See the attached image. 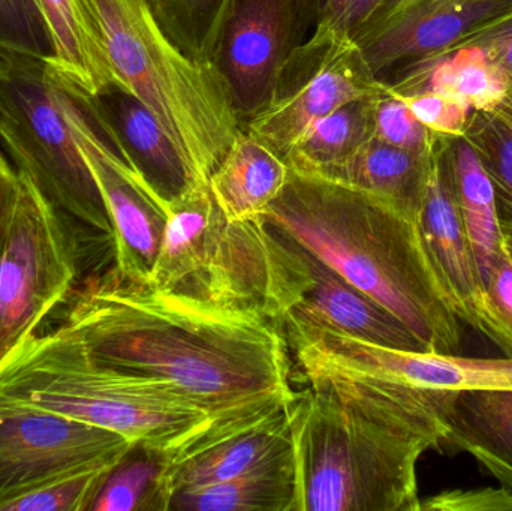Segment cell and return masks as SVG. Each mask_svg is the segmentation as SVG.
Masks as SVG:
<instances>
[{"label":"cell","instance_id":"35","mask_svg":"<svg viewBox=\"0 0 512 511\" xmlns=\"http://www.w3.org/2000/svg\"><path fill=\"white\" fill-rule=\"evenodd\" d=\"M421 510L512 511V492L505 488L447 491L421 501Z\"/></svg>","mask_w":512,"mask_h":511},{"label":"cell","instance_id":"36","mask_svg":"<svg viewBox=\"0 0 512 511\" xmlns=\"http://www.w3.org/2000/svg\"><path fill=\"white\" fill-rule=\"evenodd\" d=\"M460 44L481 48L493 63L504 69L512 80V12L486 29L474 33Z\"/></svg>","mask_w":512,"mask_h":511},{"label":"cell","instance_id":"25","mask_svg":"<svg viewBox=\"0 0 512 511\" xmlns=\"http://www.w3.org/2000/svg\"><path fill=\"white\" fill-rule=\"evenodd\" d=\"M173 465L168 456L134 444L107 471L87 511H170Z\"/></svg>","mask_w":512,"mask_h":511},{"label":"cell","instance_id":"12","mask_svg":"<svg viewBox=\"0 0 512 511\" xmlns=\"http://www.w3.org/2000/svg\"><path fill=\"white\" fill-rule=\"evenodd\" d=\"M301 11L303 0H234L212 63L243 125L276 96Z\"/></svg>","mask_w":512,"mask_h":511},{"label":"cell","instance_id":"17","mask_svg":"<svg viewBox=\"0 0 512 511\" xmlns=\"http://www.w3.org/2000/svg\"><path fill=\"white\" fill-rule=\"evenodd\" d=\"M432 156L433 152H409L370 138L349 158L307 174L366 192L394 212L417 222L432 170Z\"/></svg>","mask_w":512,"mask_h":511},{"label":"cell","instance_id":"24","mask_svg":"<svg viewBox=\"0 0 512 511\" xmlns=\"http://www.w3.org/2000/svg\"><path fill=\"white\" fill-rule=\"evenodd\" d=\"M297 498L292 453L256 473L177 491L170 511H297Z\"/></svg>","mask_w":512,"mask_h":511},{"label":"cell","instance_id":"41","mask_svg":"<svg viewBox=\"0 0 512 511\" xmlns=\"http://www.w3.org/2000/svg\"><path fill=\"white\" fill-rule=\"evenodd\" d=\"M403 2H408V0H394L393 3H403Z\"/></svg>","mask_w":512,"mask_h":511},{"label":"cell","instance_id":"8","mask_svg":"<svg viewBox=\"0 0 512 511\" xmlns=\"http://www.w3.org/2000/svg\"><path fill=\"white\" fill-rule=\"evenodd\" d=\"M18 174L20 194L0 242V362L68 299L78 278L74 221Z\"/></svg>","mask_w":512,"mask_h":511},{"label":"cell","instance_id":"26","mask_svg":"<svg viewBox=\"0 0 512 511\" xmlns=\"http://www.w3.org/2000/svg\"><path fill=\"white\" fill-rule=\"evenodd\" d=\"M376 98L349 102L316 120L286 153L289 168L300 173H315L357 152L373 138Z\"/></svg>","mask_w":512,"mask_h":511},{"label":"cell","instance_id":"22","mask_svg":"<svg viewBox=\"0 0 512 511\" xmlns=\"http://www.w3.org/2000/svg\"><path fill=\"white\" fill-rule=\"evenodd\" d=\"M53 42L50 68L90 96L120 89L98 32L78 0H33Z\"/></svg>","mask_w":512,"mask_h":511},{"label":"cell","instance_id":"20","mask_svg":"<svg viewBox=\"0 0 512 511\" xmlns=\"http://www.w3.org/2000/svg\"><path fill=\"white\" fill-rule=\"evenodd\" d=\"M292 453L288 410L174 464L171 470L173 495L182 489L256 473L285 461Z\"/></svg>","mask_w":512,"mask_h":511},{"label":"cell","instance_id":"30","mask_svg":"<svg viewBox=\"0 0 512 511\" xmlns=\"http://www.w3.org/2000/svg\"><path fill=\"white\" fill-rule=\"evenodd\" d=\"M373 138L409 152L432 153L439 135L427 129L406 102L385 87L373 105Z\"/></svg>","mask_w":512,"mask_h":511},{"label":"cell","instance_id":"19","mask_svg":"<svg viewBox=\"0 0 512 511\" xmlns=\"http://www.w3.org/2000/svg\"><path fill=\"white\" fill-rule=\"evenodd\" d=\"M288 177L285 158L243 128L210 174L209 186L228 221H252L270 209Z\"/></svg>","mask_w":512,"mask_h":511},{"label":"cell","instance_id":"3","mask_svg":"<svg viewBox=\"0 0 512 511\" xmlns=\"http://www.w3.org/2000/svg\"><path fill=\"white\" fill-rule=\"evenodd\" d=\"M262 219L396 315L427 351L460 354L462 321L424 251L417 222L366 192L291 168Z\"/></svg>","mask_w":512,"mask_h":511},{"label":"cell","instance_id":"32","mask_svg":"<svg viewBox=\"0 0 512 511\" xmlns=\"http://www.w3.org/2000/svg\"><path fill=\"white\" fill-rule=\"evenodd\" d=\"M397 96L406 102L412 113L433 134L439 135V137H463L472 111L462 102L436 92H418Z\"/></svg>","mask_w":512,"mask_h":511},{"label":"cell","instance_id":"10","mask_svg":"<svg viewBox=\"0 0 512 511\" xmlns=\"http://www.w3.org/2000/svg\"><path fill=\"white\" fill-rule=\"evenodd\" d=\"M134 444L42 411L0 414V511L56 480L116 464Z\"/></svg>","mask_w":512,"mask_h":511},{"label":"cell","instance_id":"16","mask_svg":"<svg viewBox=\"0 0 512 511\" xmlns=\"http://www.w3.org/2000/svg\"><path fill=\"white\" fill-rule=\"evenodd\" d=\"M92 98L135 167L167 203L200 185L164 126L143 102L120 89Z\"/></svg>","mask_w":512,"mask_h":511},{"label":"cell","instance_id":"29","mask_svg":"<svg viewBox=\"0 0 512 511\" xmlns=\"http://www.w3.org/2000/svg\"><path fill=\"white\" fill-rule=\"evenodd\" d=\"M0 56L53 59L50 30L33 0H0Z\"/></svg>","mask_w":512,"mask_h":511},{"label":"cell","instance_id":"34","mask_svg":"<svg viewBox=\"0 0 512 511\" xmlns=\"http://www.w3.org/2000/svg\"><path fill=\"white\" fill-rule=\"evenodd\" d=\"M487 309L505 342L504 353L512 357V257L505 249L484 284Z\"/></svg>","mask_w":512,"mask_h":511},{"label":"cell","instance_id":"27","mask_svg":"<svg viewBox=\"0 0 512 511\" xmlns=\"http://www.w3.org/2000/svg\"><path fill=\"white\" fill-rule=\"evenodd\" d=\"M159 23L186 54L213 65L234 0H147Z\"/></svg>","mask_w":512,"mask_h":511},{"label":"cell","instance_id":"31","mask_svg":"<svg viewBox=\"0 0 512 511\" xmlns=\"http://www.w3.org/2000/svg\"><path fill=\"white\" fill-rule=\"evenodd\" d=\"M111 467L56 480L12 501L3 511H87Z\"/></svg>","mask_w":512,"mask_h":511},{"label":"cell","instance_id":"38","mask_svg":"<svg viewBox=\"0 0 512 511\" xmlns=\"http://www.w3.org/2000/svg\"><path fill=\"white\" fill-rule=\"evenodd\" d=\"M501 228L505 249L512 257V218L510 216L501 215Z\"/></svg>","mask_w":512,"mask_h":511},{"label":"cell","instance_id":"40","mask_svg":"<svg viewBox=\"0 0 512 511\" xmlns=\"http://www.w3.org/2000/svg\"><path fill=\"white\" fill-rule=\"evenodd\" d=\"M499 110L502 111V113L505 114V116L508 117V120L512 123V92L511 95L508 96L507 99H505L504 104L501 105V107H498Z\"/></svg>","mask_w":512,"mask_h":511},{"label":"cell","instance_id":"21","mask_svg":"<svg viewBox=\"0 0 512 511\" xmlns=\"http://www.w3.org/2000/svg\"><path fill=\"white\" fill-rule=\"evenodd\" d=\"M445 422L447 443L474 456L512 492V389L453 392Z\"/></svg>","mask_w":512,"mask_h":511},{"label":"cell","instance_id":"37","mask_svg":"<svg viewBox=\"0 0 512 511\" xmlns=\"http://www.w3.org/2000/svg\"><path fill=\"white\" fill-rule=\"evenodd\" d=\"M20 194V174L0 153V242Z\"/></svg>","mask_w":512,"mask_h":511},{"label":"cell","instance_id":"23","mask_svg":"<svg viewBox=\"0 0 512 511\" xmlns=\"http://www.w3.org/2000/svg\"><path fill=\"white\" fill-rule=\"evenodd\" d=\"M450 158L457 209L484 287L505 251L495 188L465 138H450Z\"/></svg>","mask_w":512,"mask_h":511},{"label":"cell","instance_id":"5","mask_svg":"<svg viewBox=\"0 0 512 511\" xmlns=\"http://www.w3.org/2000/svg\"><path fill=\"white\" fill-rule=\"evenodd\" d=\"M92 21L123 92L164 126L200 185L243 129L215 66L186 54L147 0H78Z\"/></svg>","mask_w":512,"mask_h":511},{"label":"cell","instance_id":"18","mask_svg":"<svg viewBox=\"0 0 512 511\" xmlns=\"http://www.w3.org/2000/svg\"><path fill=\"white\" fill-rule=\"evenodd\" d=\"M167 206V228L147 284L182 293L203 272L228 219L209 185L195 186L168 201Z\"/></svg>","mask_w":512,"mask_h":511},{"label":"cell","instance_id":"33","mask_svg":"<svg viewBox=\"0 0 512 511\" xmlns=\"http://www.w3.org/2000/svg\"><path fill=\"white\" fill-rule=\"evenodd\" d=\"M388 6V0H328L316 17V26L357 38Z\"/></svg>","mask_w":512,"mask_h":511},{"label":"cell","instance_id":"14","mask_svg":"<svg viewBox=\"0 0 512 511\" xmlns=\"http://www.w3.org/2000/svg\"><path fill=\"white\" fill-rule=\"evenodd\" d=\"M450 138L439 137L433 149L432 170L417 219L418 233L457 317L504 351V338L487 309L480 270L457 209Z\"/></svg>","mask_w":512,"mask_h":511},{"label":"cell","instance_id":"9","mask_svg":"<svg viewBox=\"0 0 512 511\" xmlns=\"http://www.w3.org/2000/svg\"><path fill=\"white\" fill-rule=\"evenodd\" d=\"M384 89L354 38L316 26L292 51L271 104L243 128L285 158L316 120Z\"/></svg>","mask_w":512,"mask_h":511},{"label":"cell","instance_id":"28","mask_svg":"<svg viewBox=\"0 0 512 511\" xmlns=\"http://www.w3.org/2000/svg\"><path fill=\"white\" fill-rule=\"evenodd\" d=\"M463 138L492 180L499 213L512 218V123L499 108L472 111Z\"/></svg>","mask_w":512,"mask_h":511},{"label":"cell","instance_id":"6","mask_svg":"<svg viewBox=\"0 0 512 511\" xmlns=\"http://www.w3.org/2000/svg\"><path fill=\"white\" fill-rule=\"evenodd\" d=\"M0 140L17 171L69 219L113 242V228L81 155L50 62L0 56Z\"/></svg>","mask_w":512,"mask_h":511},{"label":"cell","instance_id":"7","mask_svg":"<svg viewBox=\"0 0 512 511\" xmlns=\"http://www.w3.org/2000/svg\"><path fill=\"white\" fill-rule=\"evenodd\" d=\"M264 224L268 237L265 312L280 324L291 350L322 333H334L379 347L427 351L396 315L279 228Z\"/></svg>","mask_w":512,"mask_h":511},{"label":"cell","instance_id":"39","mask_svg":"<svg viewBox=\"0 0 512 511\" xmlns=\"http://www.w3.org/2000/svg\"><path fill=\"white\" fill-rule=\"evenodd\" d=\"M327 2L328 0H303V8L304 3H306V5H309L310 8L316 12V17H318L319 12H321V9L324 8L325 3Z\"/></svg>","mask_w":512,"mask_h":511},{"label":"cell","instance_id":"1","mask_svg":"<svg viewBox=\"0 0 512 511\" xmlns=\"http://www.w3.org/2000/svg\"><path fill=\"white\" fill-rule=\"evenodd\" d=\"M60 327L102 365L176 386L224 438L286 413L297 398L288 339L252 306L129 281L113 267L75 291Z\"/></svg>","mask_w":512,"mask_h":511},{"label":"cell","instance_id":"11","mask_svg":"<svg viewBox=\"0 0 512 511\" xmlns=\"http://www.w3.org/2000/svg\"><path fill=\"white\" fill-rule=\"evenodd\" d=\"M292 350L306 380L360 378L444 392L512 389V357L396 350L334 333L307 339Z\"/></svg>","mask_w":512,"mask_h":511},{"label":"cell","instance_id":"15","mask_svg":"<svg viewBox=\"0 0 512 511\" xmlns=\"http://www.w3.org/2000/svg\"><path fill=\"white\" fill-rule=\"evenodd\" d=\"M385 87L397 95L436 92L457 99L471 111L501 107L511 95L510 75L481 48L459 44L444 53L399 66Z\"/></svg>","mask_w":512,"mask_h":511},{"label":"cell","instance_id":"2","mask_svg":"<svg viewBox=\"0 0 512 511\" xmlns=\"http://www.w3.org/2000/svg\"><path fill=\"white\" fill-rule=\"evenodd\" d=\"M453 392L307 381L289 408L297 511H420L417 465Z\"/></svg>","mask_w":512,"mask_h":511},{"label":"cell","instance_id":"13","mask_svg":"<svg viewBox=\"0 0 512 511\" xmlns=\"http://www.w3.org/2000/svg\"><path fill=\"white\" fill-rule=\"evenodd\" d=\"M512 0H408L388 3L357 41L373 74L444 53L507 17Z\"/></svg>","mask_w":512,"mask_h":511},{"label":"cell","instance_id":"4","mask_svg":"<svg viewBox=\"0 0 512 511\" xmlns=\"http://www.w3.org/2000/svg\"><path fill=\"white\" fill-rule=\"evenodd\" d=\"M21 410L116 432L173 464L225 440L176 386L102 365L62 327L27 336L0 362V414Z\"/></svg>","mask_w":512,"mask_h":511}]
</instances>
